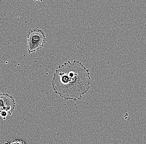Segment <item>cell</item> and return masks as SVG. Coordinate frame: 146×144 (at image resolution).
I'll use <instances>...</instances> for the list:
<instances>
[{
	"mask_svg": "<svg viewBox=\"0 0 146 144\" xmlns=\"http://www.w3.org/2000/svg\"><path fill=\"white\" fill-rule=\"evenodd\" d=\"M8 115H9V113L6 111H2L0 112V116L2 117L4 120Z\"/></svg>",
	"mask_w": 146,
	"mask_h": 144,
	"instance_id": "cell-5",
	"label": "cell"
},
{
	"mask_svg": "<svg viewBox=\"0 0 146 144\" xmlns=\"http://www.w3.org/2000/svg\"><path fill=\"white\" fill-rule=\"evenodd\" d=\"M46 43L45 33L42 30L35 28L27 33V48L29 54L34 52L44 47Z\"/></svg>",
	"mask_w": 146,
	"mask_h": 144,
	"instance_id": "cell-2",
	"label": "cell"
},
{
	"mask_svg": "<svg viewBox=\"0 0 146 144\" xmlns=\"http://www.w3.org/2000/svg\"><path fill=\"white\" fill-rule=\"evenodd\" d=\"M6 144H25L23 141L20 140H15L10 142H7Z\"/></svg>",
	"mask_w": 146,
	"mask_h": 144,
	"instance_id": "cell-4",
	"label": "cell"
},
{
	"mask_svg": "<svg viewBox=\"0 0 146 144\" xmlns=\"http://www.w3.org/2000/svg\"><path fill=\"white\" fill-rule=\"evenodd\" d=\"M15 102L11 96L5 93L0 94V112L6 111L11 115L14 110Z\"/></svg>",
	"mask_w": 146,
	"mask_h": 144,
	"instance_id": "cell-3",
	"label": "cell"
},
{
	"mask_svg": "<svg viewBox=\"0 0 146 144\" xmlns=\"http://www.w3.org/2000/svg\"><path fill=\"white\" fill-rule=\"evenodd\" d=\"M90 71L80 61H67L59 66L53 74V90L60 98L76 101L81 100L90 89Z\"/></svg>",
	"mask_w": 146,
	"mask_h": 144,
	"instance_id": "cell-1",
	"label": "cell"
}]
</instances>
